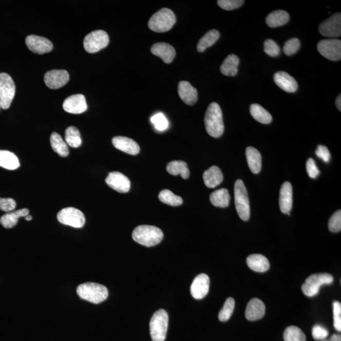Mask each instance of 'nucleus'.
<instances>
[{"instance_id": "22", "label": "nucleus", "mask_w": 341, "mask_h": 341, "mask_svg": "<svg viewBox=\"0 0 341 341\" xmlns=\"http://www.w3.org/2000/svg\"><path fill=\"white\" fill-rule=\"evenodd\" d=\"M151 52L160 57L166 63H170L176 56V51L172 45L166 43H157L151 47Z\"/></svg>"}, {"instance_id": "8", "label": "nucleus", "mask_w": 341, "mask_h": 341, "mask_svg": "<svg viewBox=\"0 0 341 341\" xmlns=\"http://www.w3.org/2000/svg\"><path fill=\"white\" fill-rule=\"evenodd\" d=\"M15 93V85L12 78L6 73H0V106L3 109L10 108Z\"/></svg>"}, {"instance_id": "51", "label": "nucleus", "mask_w": 341, "mask_h": 341, "mask_svg": "<svg viewBox=\"0 0 341 341\" xmlns=\"http://www.w3.org/2000/svg\"><path fill=\"white\" fill-rule=\"evenodd\" d=\"M335 104H336V106L338 109L339 110V111H341V96L339 95L338 96L336 101H335Z\"/></svg>"}, {"instance_id": "43", "label": "nucleus", "mask_w": 341, "mask_h": 341, "mask_svg": "<svg viewBox=\"0 0 341 341\" xmlns=\"http://www.w3.org/2000/svg\"><path fill=\"white\" fill-rule=\"evenodd\" d=\"M329 229L332 233L339 232L341 230V211L335 213L330 218L329 222Z\"/></svg>"}, {"instance_id": "3", "label": "nucleus", "mask_w": 341, "mask_h": 341, "mask_svg": "<svg viewBox=\"0 0 341 341\" xmlns=\"http://www.w3.org/2000/svg\"><path fill=\"white\" fill-rule=\"evenodd\" d=\"M77 293L82 299L99 304L108 297V290L103 285L95 282H85L79 286Z\"/></svg>"}, {"instance_id": "4", "label": "nucleus", "mask_w": 341, "mask_h": 341, "mask_svg": "<svg viewBox=\"0 0 341 341\" xmlns=\"http://www.w3.org/2000/svg\"><path fill=\"white\" fill-rule=\"evenodd\" d=\"M177 19L173 11L169 8H164L151 16L148 26L153 31L165 32L172 29Z\"/></svg>"}, {"instance_id": "9", "label": "nucleus", "mask_w": 341, "mask_h": 341, "mask_svg": "<svg viewBox=\"0 0 341 341\" xmlns=\"http://www.w3.org/2000/svg\"><path fill=\"white\" fill-rule=\"evenodd\" d=\"M109 41L108 34L102 30H98L89 33L85 36L84 47L88 53H95L105 48L108 45Z\"/></svg>"}, {"instance_id": "41", "label": "nucleus", "mask_w": 341, "mask_h": 341, "mask_svg": "<svg viewBox=\"0 0 341 341\" xmlns=\"http://www.w3.org/2000/svg\"><path fill=\"white\" fill-rule=\"evenodd\" d=\"M151 122L159 131H164L168 127V122L163 113H158L150 118Z\"/></svg>"}, {"instance_id": "38", "label": "nucleus", "mask_w": 341, "mask_h": 341, "mask_svg": "<svg viewBox=\"0 0 341 341\" xmlns=\"http://www.w3.org/2000/svg\"><path fill=\"white\" fill-rule=\"evenodd\" d=\"M284 339L285 341H306V336L299 327L290 326L285 330Z\"/></svg>"}, {"instance_id": "46", "label": "nucleus", "mask_w": 341, "mask_h": 341, "mask_svg": "<svg viewBox=\"0 0 341 341\" xmlns=\"http://www.w3.org/2000/svg\"><path fill=\"white\" fill-rule=\"evenodd\" d=\"M312 335L315 340H323L328 337L329 331L323 326L315 325L313 327Z\"/></svg>"}, {"instance_id": "10", "label": "nucleus", "mask_w": 341, "mask_h": 341, "mask_svg": "<svg viewBox=\"0 0 341 341\" xmlns=\"http://www.w3.org/2000/svg\"><path fill=\"white\" fill-rule=\"evenodd\" d=\"M57 219L60 223L75 228H81L85 223L84 214L74 207L63 209L58 213Z\"/></svg>"}, {"instance_id": "42", "label": "nucleus", "mask_w": 341, "mask_h": 341, "mask_svg": "<svg viewBox=\"0 0 341 341\" xmlns=\"http://www.w3.org/2000/svg\"><path fill=\"white\" fill-rule=\"evenodd\" d=\"M264 51L269 56L276 57L280 53L279 46L272 40H267L264 43Z\"/></svg>"}, {"instance_id": "7", "label": "nucleus", "mask_w": 341, "mask_h": 341, "mask_svg": "<svg viewBox=\"0 0 341 341\" xmlns=\"http://www.w3.org/2000/svg\"><path fill=\"white\" fill-rule=\"evenodd\" d=\"M334 277L328 273L315 274L309 276L302 285V291L305 295L313 297L317 295L321 286L331 285Z\"/></svg>"}, {"instance_id": "50", "label": "nucleus", "mask_w": 341, "mask_h": 341, "mask_svg": "<svg viewBox=\"0 0 341 341\" xmlns=\"http://www.w3.org/2000/svg\"><path fill=\"white\" fill-rule=\"evenodd\" d=\"M323 341H341V336L339 334H333L329 339H324Z\"/></svg>"}, {"instance_id": "19", "label": "nucleus", "mask_w": 341, "mask_h": 341, "mask_svg": "<svg viewBox=\"0 0 341 341\" xmlns=\"http://www.w3.org/2000/svg\"><path fill=\"white\" fill-rule=\"evenodd\" d=\"M274 81L277 86L285 92L294 93L298 90V85L296 80L285 71L275 73Z\"/></svg>"}, {"instance_id": "27", "label": "nucleus", "mask_w": 341, "mask_h": 341, "mask_svg": "<svg viewBox=\"0 0 341 341\" xmlns=\"http://www.w3.org/2000/svg\"><path fill=\"white\" fill-rule=\"evenodd\" d=\"M246 157L251 172L254 174H258L262 168V156L259 151L253 147H247Z\"/></svg>"}, {"instance_id": "24", "label": "nucleus", "mask_w": 341, "mask_h": 341, "mask_svg": "<svg viewBox=\"0 0 341 341\" xmlns=\"http://www.w3.org/2000/svg\"><path fill=\"white\" fill-rule=\"evenodd\" d=\"M205 185L208 188H213L223 181V175L219 167L213 166L206 170L203 175Z\"/></svg>"}, {"instance_id": "14", "label": "nucleus", "mask_w": 341, "mask_h": 341, "mask_svg": "<svg viewBox=\"0 0 341 341\" xmlns=\"http://www.w3.org/2000/svg\"><path fill=\"white\" fill-rule=\"evenodd\" d=\"M69 74L65 70H53L46 72L45 82L47 86L51 89H60L69 81Z\"/></svg>"}, {"instance_id": "2", "label": "nucleus", "mask_w": 341, "mask_h": 341, "mask_svg": "<svg viewBox=\"0 0 341 341\" xmlns=\"http://www.w3.org/2000/svg\"><path fill=\"white\" fill-rule=\"evenodd\" d=\"M164 235L159 228L149 225H139L132 233L133 240L143 246L150 247L157 245L163 240Z\"/></svg>"}, {"instance_id": "32", "label": "nucleus", "mask_w": 341, "mask_h": 341, "mask_svg": "<svg viewBox=\"0 0 341 341\" xmlns=\"http://www.w3.org/2000/svg\"><path fill=\"white\" fill-rule=\"evenodd\" d=\"M50 142L52 148L59 156L65 158L69 155L68 145L60 134L53 132L50 137Z\"/></svg>"}, {"instance_id": "34", "label": "nucleus", "mask_w": 341, "mask_h": 341, "mask_svg": "<svg viewBox=\"0 0 341 341\" xmlns=\"http://www.w3.org/2000/svg\"><path fill=\"white\" fill-rule=\"evenodd\" d=\"M250 114L257 122L262 124H269L272 121L271 115L258 104H253L250 108Z\"/></svg>"}, {"instance_id": "39", "label": "nucleus", "mask_w": 341, "mask_h": 341, "mask_svg": "<svg viewBox=\"0 0 341 341\" xmlns=\"http://www.w3.org/2000/svg\"><path fill=\"white\" fill-rule=\"evenodd\" d=\"M235 301L233 298H228L225 301L223 307L219 313V319L221 321H226L232 317L235 309Z\"/></svg>"}, {"instance_id": "35", "label": "nucleus", "mask_w": 341, "mask_h": 341, "mask_svg": "<svg viewBox=\"0 0 341 341\" xmlns=\"http://www.w3.org/2000/svg\"><path fill=\"white\" fill-rule=\"evenodd\" d=\"M220 32L217 30L213 29L206 33L200 40L197 45V50L200 53H202L206 49L213 46L214 43L219 40Z\"/></svg>"}, {"instance_id": "23", "label": "nucleus", "mask_w": 341, "mask_h": 341, "mask_svg": "<svg viewBox=\"0 0 341 341\" xmlns=\"http://www.w3.org/2000/svg\"><path fill=\"white\" fill-rule=\"evenodd\" d=\"M266 312V306L260 299L253 298L247 305L245 316L247 320L255 321L262 318Z\"/></svg>"}, {"instance_id": "12", "label": "nucleus", "mask_w": 341, "mask_h": 341, "mask_svg": "<svg viewBox=\"0 0 341 341\" xmlns=\"http://www.w3.org/2000/svg\"><path fill=\"white\" fill-rule=\"evenodd\" d=\"M318 31L324 36L337 37L341 35V14L335 13L320 24Z\"/></svg>"}, {"instance_id": "18", "label": "nucleus", "mask_w": 341, "mask_h": 341, "mask_svg": "<svg viewBox=\"0 0 341 341\" xmlns=\"http://www.w3.org/2000/svg\"><path fill=\"white\" fill-rule=\"evenodd\" d=\"M293 207V188L288 181L282 184L279 193V207L282 213L290 214Z\"/></svg>"}, {"instance_id": "16", "label": "nucleus", "mask_w": 341, "mask_h": 341, "mask_svg": "<svg viewBox=\"0 0 341 341\" xmlns=\"http://www.w3.org/2000/svg\"><path fill=\"white\" fill-rule=\"evenodd\" d=\"M210 277L205 274H200L194 280L191 285V292L196 299H201L207 295L210 290Z\"/></svg>"}, {"instance_id": "20", "label": "nucleus", "mask_w": 341, "mask_h": 341, "mask_svg": "<svg viewBox=\"0 0 341 341\" xmlns=\"http://www.w3.org/2000/svg\"><path fill=\"white\" fill-rule=\"evenodd\" d=\"M115 148L130 155H137L140 152V147L136 141L128 137L117 136L112 139Z\"/></svg>"}, {"instance_id": "52", "label": "nucleus", "mask_w": 341, "mask_h": 341, "mask_svg": "<svg viewBox=\"0 0 341 341\" xmlns=\"http://www.w3.org/2000/svg\"><path fill=\"white\" fill-rule=\"evenodd\" d=\"M32 219V217L31 216L28 215L26 217H25V219L26 220V221H31Z\"/></svg>"}, {"instance_id": "47", "label": "nucleus", "mask_w": 341, "mask_h": 341, "mask_svg": "<svg viewBox=\"0 0 341 341\" xmlns=\"http://www.w3.org/2000/svg\"><path fill=\"white\" fill-rule=\"evenodd\" d=\"M306 167L308 175L311 178L315 179L318 177L320 170L318 169L317 165H316L315 162L313 159H308Z\"/></svg>"}, {"instance_id": "21", "label": "nucleus", "mask_w": 341, "mask_h": 341, "mask_svg": "<svg viewBox=\"0 0 341 341\" xmlns=\"http://www.w3.org/2000/svg\"><path fill=\"white\" fill-rule=\"evenodd\" d=\"M178 90L181 100L185 104L192 106L197 103V90L188 82L181 81L178 84Z\"/></svg>"}, {"instance_id": "25", "label": "nucleus", "mask_w": 341, "mask_h": 341, "mask_svg": "<svg viewBox=\"0 0 341 341\" xmlns=\"http://www.w3.org/2000/svg\"><path fill=\"white\" fill-rule=\"evenodd\" d=\"M247 263L252 270L258 272H265L270 268V263L268 258L260 254L250 255L247 258Z\"/></svg>"}, {"instance_id": "48", "label": "nucleus", "mask_w": 341, "mask_h": 341, "mask_svg": "<svg viewBox=\"0 0 341 341\" xmlns=\"http://www.w3.org/2000/svg\"><path fill=\"white\" fill-rule=\"evenodd\" d=\"M15 207L16 202L14 200L10 198L7 199L0 198V210L8 213L14 210Z\"/></svg>"}, {"instance_id": "17", "label": "nucleus", "mask_w": 341, "mask_h": 341, "mask_svg": "<svg viewBox=\"0 0 341 341\" xmlns=\"http://www.w3.org/2000/svg\"><path fill=\"white\" fill-rule=\"evenodd\" d=\"M63 109L71 114H81L87 109L84 95L75 94L66 99L63 104Z\"/></svg>"}, {"instance_id": "33", "label": "nucleus", "mask_w": 341, "mask_h": 341, "mask_svg": "<svg viewBox=\"0 0 341 341\" xmlns=\"http://www.w3.org/2000/svg\"><path fill=\"white\" fill-rule=\"evenodd\" d=\"M166 169L169 174L174 176L180 175L183 179L188 178L190 176L188 165L185 161H173L170 162L167 165Z\"/></svg>"}, {"instance_id": "13", "label": "nucleus", "mask_w": 341, "mask_h": 341, "mask_svg": "<svg viewBox=\"0 0 341 341\" xmlns=\"http://www.w3.org/2000/svg\"><path fill=\"white\" fill-rule=\"evenodd\" d=\"M27 48L33 53L43 54L49 53L53 48V44L45 37L31 35L26 39Z\"/></svg>"}, {"instance_id": "11", "label": "nucleus", "mask_w": 341, "mask_h": 341, "mask_svg": "<svg viewBox=\"0 0 341 341\" xmlns=\"http://www.w3.org/2000/svg\"><path fill=\"white\" fill-rule=\"evenodd\" d=\"M317 49L326 59L338 61L341 59V41L336 39L321 40L318 43Z\"/></svg>"}, {"instance_id": "29", "label": "nucleus", "mask_w": 341, "mask_h": 341, "mask_svg": "<svg viewBox=\"0 0 341 341\" xmlns=\"http://www.w3.org/2000/svg\"><path fill=\"white\" fill-rule=\"evenodd\" d=\"M239 63L240 59L236 55L230 54L222 63L220 70L224 75L235 76L238 73Z\"/></svg>"}, {"instance_id": "1", "label": "nucleus", "mask_w": 341, "mask_h": 341, "mask_svg": "<svg viewBox=\"0 0 341 341\" xmlns=\"http://www.w3.org/2000/svg\"><path fill=\"white\" fill-rule=\"evenodd\" d=\"M204 123L206 131L210 136L219 138L224 133L222 112L218 104L212 103L206 111Z\"/></svg>"}, {"instance_id": "37", "label": "nucleus", "mask_w": 341, "mask_h": 341, "mask_svg": "<svg viewBox=\"0 0 341 341\" xmlns=\"http://www.w3.org/2000/svg\"><path fill=\"white\" fill-rule=\"evenodd\" d=\"M160 201L167 205L177 207L182 204L183 199L178 195L173 193L169 190H163L159 194Z\"/></svg>"}, {"instance_id": "15", "label": "nucleus", "mask_w": 341, "mask_h": 341, "mask_svg": "<svg viewBox=\"0 0 341 341\" xmlns=\"http://www.w3.org/2000/svg\"><path fill=\"white\" fill-rule=\"evenodd\" d=\"M105 181L107 185L120 193H127L130 191V180L120 172L110 173Z\"/></svg>"}, {"instance_id": "28", "label": "nucleus", "mask_w": 341, "mask_h": 341, "mask_svg": "<svg viewBox=\"0 0 341 341\" xmlns=\"http://www.w3.org/2000/svg\"><path fill=\"white\" fill-rule=\"evenodd\" d=\"M290 21V15L285 10H277L269 14L266 18V24L271 28H276L287 24Z\"/></svg>"}, {"instance_id": "30", "label": "nucleus", "mask_w": 341, "mask_h": 341, "mask_svg": "<svg viewBox=\"0 0 341 341\" xmlns=\"http://www.w3.org/2000/svg\"><path fill=\"white\" fill-rule=\"evenodd\" d=\"M0 167L8 170H15L20 167V163L15 154L8 150H0Z\"/></svg>"}, {"instance_id": "44", "label": "nucleus", "mask_w": 341, "mask_h": 341, "mask_svg": "<svg viewBox=\"0 0 341 341\" xmlns=\"http://www.w3.org/2000/svg\"><path fill=\"white\" fill-rule=\"evenodd\" d=\"M244 2L242 0H219L217 1V4L222 9L233 10L241 7Z\"/></svg>"}, {"instance_id": "45", "label": "nucleus", "mask_w": 341, "mask_h": 341, "mask_svg": "<svg viewBox=\"0 0 341 341\" xmlns=\"http://www.w3.org/2000/svg\"><path fill=\"white\" fill-rule=\"evenodd\" d=\"M334 326L337 331H341V304L339 301L333 302Z\"/></svg>"}, {"instance_id": "6", "label": "nucleus", "mask_w": 341, "mask_h": 341, "mask_svg": "<svg viewBox=\"0 0 341 341\" xmlns=\"http://www.w3.org/2000/svg\"><path fill=\"white\" fill-rule=\"evenodd\" d=\"M235 202L239 216L243 221H248L250 216L248 192L241 180H236L235 184Z\"/></svg>"}, {"instance_id": "49", "label": "nucleus", "mask_w": 341, "mask_h": 341, "mask_svg": "<svg viewBox=\"0 0 341 341\" xmlns=\"http://www.w3.org/2000/svg\"><path fill=\"white\" fill-rule=\"evenodd\" d=\"M315 153L316 155L321 160H323L325 163H329L330 159H331V154H330L328 148L324 146V145H319Z\"/></svg>"}, {"instance_id": "5", "label": "nucleus", "mask_w": 341, "mask_h": 341, "mask_svg": "<svg viewBox=\"0 0 341 341\" xmlns=\"http://www.w3.org/2000/svg\"><path fill=\"white\" fill-rule=\"evenodd\" d=\"M168 321V314L164 310L160 309L154 313L149 324L153 341H164L166 339Z\"/></svg>"}, {"instance_id": "36", "label": "nucleus", "mask_w": 341, "mask_h": 341, "mask_svg": "<svg viewBox=\"0 0 341 341\" xmlns=\"http://www.w3.org/2000/svg\"><path fill=\"white\" fill-rule=\"evenodd\" d=\"M65 142L71 147L78 148L81 146L82 144L81 134L75 126H69L66 130Z\"/></svg>"}, {"instance_id": "26", "label": "nucleus", "mask_w": 341, "mask_h": 341, "mask_svg": "<svg viewBox=\"0 0 341 341\" xmlns=\"http://www.w3.org/2000/svg\"><path fill=\"white\" fill-rule=\"evenodd\" d=\"M29 214V210L27 209H23L18 211L10 212L5 215L2 216L0 218V223L7 229H10L15 227L18 223V219L21 217H25L28 216Z\"/></svg>"}, {"instance_id": "31", "label": "nucleus", "mask_w": 341, "mask_h": 341, "mask_svg": "<svg viewBox=\"0 0 341 341\" xmlns=\"http://www.w3.org/2000/svg\"><path fill=\"white\" fill-rule=\"evenodd\" d=\"M230 195L227 189L217 190L211 194L210 200L215 207L224 208L230 204Z\"/></svg>"}, {"instance_id": "40", "label": "nucleus", "mask_w": 341, "mask_h": 341, "mask_svg": "<svg viewBox=\"0 0 341 341\" xmlns=\"http://www.w3.org/2000/svg\"><path fill=\"white\" fill-rule=\"evenodd\" d=\"M300 41L297 38H291L285 43L283 47V51L287 56H291L295 54L300 48Z\"/></svg>"}]
</instances>
